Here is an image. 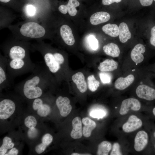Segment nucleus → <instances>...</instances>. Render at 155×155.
I'll use <instances>...</instances> for the list:
<instances>
[{
	"instance_id": "f257e3e1",
	"label": "nucleus",
	"mask_w": 155,
	"mask_h": 155,
	"mask_svg": "<svg viewBox=\"0 0 155 155\" xmlns=\"http://www.w3.org/2000/svg\"><path fill=\"white\" fill-rule=\"evenodd\" d=\"M31 75L18 84L15 90L26 99L32 100L40 97L53 85L51 72L44 62L36 63Z\"/></svg>"
},
{
	"instance_id": "f03ea898",
	"label": "nucleus",
	"mask_w": 155,
	"mask_h": 155,
	"mask_svg": "<svg viewBox=\"0 0 155 155\" xmlns=\"http://www.w3.org/2000/svg\"><path fill=\"white\" fill-rule=\"evenodd\" d=\"M27 44H11L4 49L7 62V69L10 80L13 84L16 77L29 72L34 69L36 63L31 61Z\"/></svg>"
},
{
	"instance_id": "7ed1b4c3",
	"label": "nucleus",
	"mask_w": 155,
	"mask_h": 155,
	"mask_svg": "<svg viewBox=\"0 0 155 155\" xmlns=\"http://www.w3.org/2000/svg\"><path fill=\"white\" fill-rule=\"evenodd\" d=\"M20 32L25 37L35 38L42 37L45 33V29L43 27L33 22H26L23 24Z\"/></svg>"
},
{
	"instance_id": "20e7f679",
	"label": "nucleus",
	"mask_w": 155,
	"mask_h": 155,
	"mask_svg": "<svg viewBox=\"0 0 155 155\" xmlns=\"http://www.w3.org/2000/svg\"><path fill=\"white\" fill-rule=\"evenodd\" d=\"M15 101L9 98H2L0 102V119L8 118L14 113L16 107Z\"/></svg>"
},
{
	"instance_id": "39448f33",
	"label": "nucleus",
	"mask_w": 155,
	"mask_h": 155,
	"mask_svg": "<svg viewBox=\"0 0 155 155\" xmlns=\"http://www.w3.org/2000/svg\"><path fill=\"white\" fill-rule=\"evenodd\" d=\"M141 108V103L138 100L134 98H128L122 102L119 113L121 115H124L131 111H138Z\"/></svg>"
},
{
	"instance_id": "423d86ee",
	"label": "nucleus",
	"mask_w": 155,
	"mask_h": 155,
	"mask_svg": "<svg viewBox=\"0 0 155 155\" xmlns=\"http://www.w3.org/2000/svg\"><path fill=\"white\" fill-rule=\"evenodd\" d=\"M42 96L34 99L32 103L33 109L36 111L37 114L41 117H45L50 113V105L45 102V94Z\"/></svg>"
},
{
	"instance_id": "0eeeda50",
	"label": "nucleus",
	"mask_w": 155,
	"mask_h": 155,
	"mask_svg": "<svg viewBox=\"0 0 155 155\" xmlns=\"http://www.w3.org/2000/svg\"><path fill=\"white\" fill-rule=\"evenodd\" d=\"M135 92L140 98L146 100L153 102L155 101V88L145 84H142L137 88Z\"/></svg>"
},
{
	"instance_id": "6e6552de",
	"label": "nucleus",
	"mask_w": 155,
	"mask_h": 155,
	"mask_svg": "<svg viewBox=\"0 0 155 155\" xmlns=\"http://www.w3.org/2000/svg\"><path fill=\"white\" fill-rule=\"evenodd\" d=\"M13 84L9 78L7 69V62L4 56L0 55V88L2 90L10 87Z\"/></svg>"
},
{
	"instance_id": "1a4fd4ad",
	"label": "nucleus",
	"mask_w": 155,
	"mask_h": 155,
	"mask_svg": "<svg viewBox=\"0 0 155 155\" xmlns=\"http://www.w3.org/2000/svg\"><path fill=\"white\" fill-rule=\"evenodd\" d=\"M150 135L145 130H141L136 134L134 139V148L137 152H140L147 146L150 141Z\"/></svg>"
},
{
	"instance_id": "9d476101",
	"label": "nucleus",
	"mask_w": 155,
	"mask_h": 155,
	"mask_svg": "<svg viewBox=\"0 0 155 155\" xmlns=\"http://www.w3.org/2000/svg\"><path fill=\"white\" fill-rule=\"evenodd\" d=\"M143 124L142 120L136 115L130 116L127 121L123 123L122 129L123 132L129 133L140 128Z\"/></svg>"
},
{
	"instance_id": "9b49d317",
	"label": "nucleus",
	"mask_w": 155,
	"mask_h": 155,
	"mask_svg": "<svg viewBox=\"0 0 155 155\" xmlns=\"http://www.w3.org/2000/svg\"><path fill=\"white\" fill-rule=\"evenodd\" d=\"M55 102L62 117H65L70 113L72 107L70 104V100L68 98L59 96L57 98Z\"/></svg>"
},
{
	"instance_id": "f8f14e48",
	"label": "nucleus",
	"mask_w": 155,
	"mask_h": 155,
	"mask_svg": "<svg viewBox=\"0 0 155 155\" xmlns=\"http://www.w3.org/2000/svg\"><path fill=\"white\" fill-rule=\"evenodd\" d=\"M146 50V48L143 44L140 43L136 44L131 53L130 56L132 60L136 63L142 62L144 60V54Z\"/></svg>"
},
{
	"instance_id": "ddd939ff",
	"label": "nucleus",
	"mask_w": 155,
	"mask_h": 155,
	"mask_svg": "<svg viewBox=\"0 0 155 155\" xmlns=\"http://www.w3.org/2000/svg\"><path fill=\"white\" fill-rule=\"evenodd\" d=\"M60 34L63 40L67 44L73 45L75 40L71 29L68 25H63L60 27Z\"/></svg>"
},
{
	"instance_id": "4468645a",
	"label": "nucleus",
	"mask_w": 155,
	"mask_h": 155,
	"mask_svg": "<svg viewBox=\"0 0 155 155\" xmlns=\"http://www.w3.org/2000/svg\"><path fill=\"white\" fill-rule=\"evenodd\" d=\"M134 79L135 77L132 74H129L125 77H119L115 81V87L118 90H125L133 83Z\"/></svg>"
},
{
	"instance_id": "2eb2a0df",
	"label": "nucleus",
	"mask_w": 155,
	"mask_h": 155,
	"mask_svg": "<svg viewBox=\"0 0 155 155\" xmlns=\"http://www.w3.org/2000/svg\"><path fill=\"white\" fill-rule=\"evenodd\" d=\"M110 18V16L108 13L104 11L98 12L93 14L90 18V23L96 25L106 22Z\"/></svg>"
},
{
	"instance_id": "dca6fc26",
	"label": "nucleus",
	"mask_w": 155,
	"mask_h": 155,
	"mask_svg": "<svg viewBox=\"0 0 155 155\" xmlns=\"http://www.w3.org/2000/svg\"><path fill=\"white\" fill-rule=\"evenodd\" d=\"M72 79L81 92L83 93L86 92L87 90V85L84 76L82 73L78 72L73 75Z\"/></svg>"
},
{
	"instance_id": "f3484780",
	"label": "nucleus",
	"mask_w": 155,
	"mask_h": 155,
	"mask_svg": "<svg viewBox=\"0 0 155 155\" xmlns=\"http://www.w3.org/2000/svg\"><path fill=\"white\" fill-rule=\"evenodd\" d=\"M72 129L70 133L71 137L74 139L80 138L82 135V122L80 118L75 117L72 121Z\"/></svg>"
},
{
	"instance_id": "a211bd4d",
	"label": "nucleus",
	"mask_w": 155,
	"mask_h": 155,
	"mask_svg": "<svg viewBox=\"0 0 155 155\" xmlns=\"http://www.w3.org/2000/svg\"><path fill=\"white\" fill-rule=\"evenodd\" d=\"M82 122L84 125L82 130L83 135L85 137H89L91 133L96 127V123L93 120L88 117L83 118Z\"/></svg>"
},
{
	"instance_id": "6ab92c4d",
	"label": "nucleus",
	"mask_w": 155,
	"mask_h": 155,
	"mask_svg": "<svg viewBox=\"0 0 155 155\" xmlns=\"http://www.w3.org/2000/svg\"><path fill=\"white\" fill-rule=\"evenodd\" d=\"M118 63L112 59H107L100 63L98 69L102 72L112 71L117 68Z\"/></svg>"
},
{
	"instance_id": "aec40b11",
	"label": "nucleus",
	"mask_w": 155,
	"mask_h": 155,
	"mask_svg": "<svg viewBox=\"0 0 155 155\" xmlns=\"http://www.w3.org/2000/svg\"><path fill=\"white\" fill-rule=\"evenodd\" d=\"M119 37L120 41L123 43L126 42L131 38V34L128 26L125 23H121L119 26Z\"/></svg>"
},
{
	"instance_id": "412c9836",
	"label": "nucleus",
	"mask_w": 155,
	"mask_h": 155,
	"mask_svg": "<svg viewBox=\"0 0 155 155\" xmlns=\"http://www.w3.org/2000/svg\"><path fill=\"white\" fill-rule=\"evenodd\" d=\"M103 49L106 55L113 57H118L120 53V49L118 45L112 42L104 46Z\"/></svg>"
},
{
	"instance_id": "4be33fe9",
	"label": "nucleus",
	"mask_w": 155,
	"mask_h": 155,
	"mask_svg": "<svg viewBox=\"0 0 155 155\" xmlns=\"http://www.w3.org/2000/svg\"><path fill=\"white\" fill-rule=\"evenodd\" d=\"M102 30L105 33L112 37H116L119 35V27L115 24H106L102 27Z\"/></svg>"
},
{
	"instance_id": "5701e85b",
	"label": "nucleus",
	"mask_w": 155,
	"mask_h": 155,
	"mask_svg": "<svg viewBox=\"0 0 155 155\" xmlns=\"http://www.w3.org/2000/svg\"><path fill=\"white\" fill-rule=\"evenodd\" d=\"M112 148V144L110 142L103 141L98 145L97 154L98 155H108Z\"/></svg>"
},
{
	"instance_id": "b1692460",
	"label": "nucleus",
	"mask_w": 155,
	"mask_h": 155,
	"mask_svg": "<svg viewBox=\"0 0 155 155\" xmlns=\"http://www.w3.org/2000/svg\"><path fill=\"white\" fill-rule=\"evenodd\" d=\"M14 144L12 142L11 138L8 136L4 137L3 143L0 147V155H4L6 153L8 150L13 148Z\"/></svg>"
},
{
	"instance_id": "393cba45",
	"label": "nucleus",
	"mask_w": 155,
	"mask_h": 155,
	"mask_svg": "<svg viewBox=\"0 0 155 155\" xmlns=\"http://www.w3.org/2000/svg\"><path fill=\"white\" fill-rule=\"evenodd\" d=\"M80 3L77 0H69L68 3L65 5L69 14L74 16L77 14V10L75 8L78 6Z\"/></svg>"
},
{
	"instance_id": "a878e982",
	"label": "nucleus",
	"mask_w": 155,
	"mask_h": 155,
	"mask_svg": "<svg viewBox=\"0 0 155 155\" xmlns=\"http://www.w3.org/2000/svg\"><path fill=\"white\" fill-rule=\"evenodd\" d=\"M87 82L88 88L92 92L96 91L100 86V82L96 79L93 75L88 77Z\"/></svg>"
},
{
	"instance_id": "bb28decb",
	"label": "nucleus",
	"mask_w": 155,
	"mask_h": 155,
	"mask_svg": "<svg viewBox=\"0 0 155 155\" xmlns=\"http://www.w3.org/2000/svg\"><path fill=\"white\" fill-rule=\"evenodd\" d=\"M87 43L91 50L96 51L98 49L99 44L98 40L92 35H88L86 38Z\"/></svg>"
},
{
	"instance_id": "cd10ccee",
	"label": "nucleus",
	"mask_w": 155,
	"mask_h": 155,
	"mask_svg": "<svg viewBox=\"0 0 155 155\" xmlns=\"http://www.w3.org/2000/svg\"><path fill=\"white\" fill-rule=\"evenodd\" d=\"M25 125L28 128L35 127L37 124V121L35 117L29 115L26 118L24 121Z\"/></svg>"
},
{
	"instance_id": "c85d7f7f",
	"label": "nucleus",
	"mask_w": 155,
	"mask_h": 155,
	"mask_svg": "<svg viewBox=\"0 0 155 155\" xmlns=\"http://www.w3.org/2000/svg\"><path fill=\"white\" fill-rule=\"evenodd\" d=\"M105 115V111L100 109L93 110L90 113V115L91 117L93 118H96L98 119L102 118Z\"/></svg>"
},
{
	"instance_id": "c756f323",
	"label": "nucleus",
	"mask_w": 155,
	"mask_h": 155,
	"mask_svg": "<svg viewBox=\"0 0 155 155\" xmlns=\"http://www.w3.org/2000/svg\"><path fill=\"white\" fill-rule=\"evenodd\" d=\"M110 155H121L122 153L121 151L120 146L118 142L114 143L113 145Z\"/></svg>"
},
{
	"instance_id": "7c9ffc66",
	"label": "nucleus",
	"mask_w": 155,
	"mask_h": 155,
	"mask_svg": "<svg viewBox=\"0 0 155 155\" xmlns=\"http://www.w3.org/2000/svg\"><path fill=\"white\" fill-rule=\"evenodd\" d=\"M149 41L151 46L155 48V25L150 28Z\"/></svg>"
},
{
	"instance_id": "2f4dec72",
	"label": "nucleus",
	"mask_w": 155,
	"mask_h": 155,
	"mask_svg": "<svg viewBox=\"0 0 155 155\" xmlns=\"http://www.w3.org/2000/svg\"><path fill=\"white\" fill-rule=\"evenodd\" d=\"M53 140L52 136L49 133H47L42 136V142L48 146L52 142Z\"/></svg>"
},
{
	"instance_id": "473e14b6",
	"label": "nucleus",
	"mask_w": 155,
	"mask_h": 155,
	"mask_svg": "<svg viewBox=\"0 0 155 155\" xmlns=\"http://www.w3.org/2000/svg\"><path fill=\"white\" fill-rule=\"evenodd\" d=\"M25 11L27 15L32 17L35 15L36 10V8L33 5H28L26 6Z\"/></svg>"
},
{
	"instance_id": "72a5a7b5",
	"label": "nucleus",
	"mask_w": 155,
	"mask_h": 155,
	"mask_svg": "<svg viewBox=\"0 0 155 155\" xmlns=\"http://www.w3.org/2000/svg\"><path fill=\"white\" fill-rule=\"evenodd\" d=\"M103 72L100 73L99 75L102 82L104 84L110 83L111 81L110 76L106 73Z\"/></svg>"
},
{
	"instance_id": "f704fd0d",
	"label": "nucleus",
	"mask_w": 155,
	"mask_h": 155,
	"mask_svg": "<svg viewBox=\"0 0 155 155\" xmlns=\"http://www.w3.org/2000/svg\"><path fill=\"white\" fill-rule=\"evenodd\" d=\"M27 134L29 138L33 139L37 136L38 134V131L35 127L29 128Z\"/></svg>"
},
{
	"instance_id": "c9c22d12",
	"label": "nucleus",
	"mask_w": 155,
	"mask_h": 155,
	"mask_svg": "<svg viewBox=\"0 0 155 155\" xmlns=\"http://www.w3.org/2000/svg\"><path fill=\"white\" fill-rule=\"evenodd\" d=\"M47 146L42 142L36 146L35 151L38 154H41L45 150Z\"/></svg>"
},
{
	"instance_id": "e433bc0d",
	"label": "nucleus",
	"mask_w": 155,
	"mask_h": 155,
	"mask_svg": "<svg viewBox=\"0 0 155 155\" xmlns=\"http://www.w3.org/2000/svg\"><path fill=\"white\" fill-rule=\"evenodd\" d=\"M154 0H139L141 5L144 7L150 6L152 5Z\"/></svg>"
},
{
	"instance_id": "4c0bfd02",
	"label": "nucleus",
	"mask_w": 155,
	"mask_h": 155,
	"mask_svg": "<svg viewBox=\"0 0 155 155\" xmlns=\"http://www.w3.org/2000/svg\"><path fill=\"white\" fill-rule=\"evenodd\" d=\"M122 0H102V3L104 5H108L114 2L119 3Z\"/></svg>"
},
{
	"instance_id": "58836bf2",
	"label": "nucleus",
	"mask_w": 155,
	"mask_h": 155,
	"mask_svg": "<svg viewBox=\"0 0 155 155\" xmlns=\"http://www.w3.org/2000/svg\"><path fill=\"white\" fill-rule=\"evenodd\" d=\"M18 150L17 149L15 148H13L8 153H6L5 155H16L18 154Z\"/></svg>"
},
{
	"instance_id": "ea45409f",
	"label": "nucleus",
	"mask_w": 155,
	"mask_h": 155,
	"mask_svg": "<svg viewBox=\"0 0 155 155\" xmlns=\"http://www.w3.org/2000/svg\"><path fill=\"white\" fill-rule=\"evenodd\" d=\"M66 7V5H60L58 8L59 11L63 14H66L68 12V10Z\"/></svg>"
},
{
	"instance_id": "a19ab883",
	"label": "nucleus",
	"mask_w": 155,
	"mask_h": 155,
	"mask_svg": "<svg viewBox=\"0 0 155 155\" xmlns=\"http://www.w3.org/2000/svg\"><path fill=\"white\" fill-rule=\"evenodd\" d=\"M153 138V146L154 150L155 152V129L154 130L152 134Z\"/></svg>"
},
{
	"instance_id": "79ce46f5",
	"label": "nucleus",
	"mask_w": 155,
	"mask_h": 155,
	"mask_svg": "<svg viewBox=\"0 0 155 155\" xmlns=\"http://www.w3.org/2000/svg\"><path fill=\"white\" fill-rule=\"evenodd\" d=\"M150 109V113L153 117L155 118V106H153Z\"/></svg>"
},
{
	"instance_id": "37998d69",
	"label": "nucleus",
	"mask_w": 155,
	"mask_h": 155,
	"mask_svg": "<svg viewBox=\"0 0 155 155\" xmlns=\"http://www.w3.org/2000/svg\"><path fill=\"white\" fill-rule=\"evenodd\" d=\"M71 155H91L90 154H79L78 153H73L71 154Z\"/></svg>"
},
{
	"instance_id": "c03bdc74",
	"label": "nucleus",
	"mask_w": 155,
	"mask_h": 155,
	"mask_svg": "<svg viewBox=\"0 0 155 155\" xmlns=\"http://www.w3.org/2000/svg\"><path fill=\"white\" fill-rule=\"evenodd\" d=\"M10 0H0V1L1 2L6 3L9 2Z\"/></svg>"
},
{
	"instance_id": "a18cd8bd",
	"label": "nucleus",
	"mask_w": 155,
	"mask_h": 155,
	"mask_svg": "<svg viewBox=\"0 0 155 155\" xmlns=\"http://www.w3.org/2000/svg\"><path fill=\"white\" fill-rule=\"evenodd\" d=\"M154 71H155V65L154 67Z\"/></svg>"
},
{
	"instance_id": "49530a36",
	"label": "nucleus",
	"mask_w": 155,
	"mask_h": 155,
	"mask_svg": "<svg viewBox=\"0 0 155 155\" xmlns=\"http://www.w3.org/2000/svg\"><path fill=\"white\" fill-rule=\"evenodd\" d=\"M153 2H155V0H153Z\"/></svg>"
},
{
	"instance_id": "de8ad7c7",
	"label": "nucleus",
	"mask_w": 155,
	"mask_h": 155,
	"mask_svg": "<svg viewBox=\"0 0 155 155\" xmlns=\"http://www.w3.org/2000/svg\"></svg>"
}]
</instances>
